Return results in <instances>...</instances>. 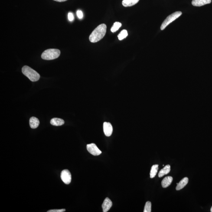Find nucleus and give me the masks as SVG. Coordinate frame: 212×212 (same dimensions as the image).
<instances>
[{
  "mask_svg": "<svg viewBox=\"0 0 212 212\" xmlns=\"http://www.w3.org/2000/svg\"><path fill=\"white\" fill-rule=\"evenodd\" d=\"M106 26L102 24L98 26L94 30L89 36V40L91 43L98 42L103 39L106 34Z\"/></svg>",
  "mask_w": 212,
  "mask_h": 212,
  "instance_id": "nucleus-1",
  "label": "nucleus"
},
{
  "mask_svg": "<svg viewBox=\"0 0 212 212\" xmlns=\"http://www.w3.org/2000/svg\"><path fill=\"white\" fill-rule=\"evenodd\" d=\"M22 71L23 74L31 81H37L40 79L39 74L28 66H24L22 69Z\"/></svg>",
  "mask_w": 212,
  "mask_h": 212,
  "instance_id": "nucleus-2",
  "label": "nucleus"
},
{
  "mask_svg": "<svg viewBox=\"0 0 212 212\" xmlns=\"http://www.w3.org/2000/svg\"><path fill=\"white\" fill-rule=\"evenodd\" d=\"M60 52L57 49H48L45 50L41 55L43 60H51L57 59L60 56Z\"/></svg>",
  "mask_w": 212,
  "mask_h": 212,
  "instance_id": "nucleus-3",
  "label": "nucleus"
},
{
  "mask_svg": "<svg viewBox=\"0 0 212 212\" xmlns=\"http://www.w3.org/2000/svg\"><path fill=\"white\" fill-rule=\"evenodd\" d=\"M182 13L181 11H178L173 13L171 15L168 16L162 23L161 26V30H163L166 28V27L173 21H175L180 16L182 15Z\"/></svg>",
  "mask_w": 212,
  "mask_h": 212,
  "instance_id": "nucleus-4",
  "label": "nucleus"
},
{
  "mask_svg": "<svg viewBox=\"0 0 212 212\" xmlns=\"http://www.w3.org/2000/svg\"><path fill=\"white\" fill-rule=\"evenodd\" d=\"M60 178L66 184H70L72 180L71 174L68 170H63L60 174Z\"/></svg>",
  "mask_w": 212,
  "mask_h": 212,
  "instance_id": "nucleus-5",
  "label": "nucleus"
},
{
  "mask_svg": "<svg viewBox=\"0 0 212 212\" xmlns=\"http://www.w3.org/2000/svg\"><path fill=\"white\" fill-rule=\"evenodd\" d=\"M86 148L89 153L94 156H98L102 153V151H100L94 143L88 144L86 146Z\"/></svg>",
  "mask_w": 212,
  "mask_h": 212,
  "instance_id": "nucleus-6",
  "label": "nucleus"
},
{
  "mask_svg": "<svg viewBox=\"0 0 212 212\" xmlns=\"http://www.w3.org/2000/svg\"><path fill=\"white\" fill-rule=\"evenodd\" d=\"M103 131L105 135L110 136L113 132V127L110 123L105 122L103 123Z\"/></svg>",
  "mask_w": 212,
  "mask_h": 212,
  "instance_id": "nucleus-7",
  "label": "nucleus"
},
{
  "mask_svg": "<svg viewBox=\"0 0 212 212\" xmlns=\"http://www.w3.org/2000/svg\"><path fill=\"white\" fill-rule=\"evenodd\" d=\"M112 206V202L108 197L105 199L104 201L103 204H102V207L103 208V212H107L110 210Z\"/></svg>",
  "mask_w": 212,
  "mask_h": 212,
  "instance_id": "nucleus-8",
  "label": "nucleus"
},
{
  "mask_svg": "<svg viewBox=\"0 0 212 212\" xmlns=\"http://www.w3.org/2000/svg\"><path fill=\"white\" fill-rule=\"evenodd\" d=\"M211 0H193L192 4L195 6H202L210 3Z\"/></svg>",
  "mask_w": 212,
  "mask_h": 212,
  "instance_id": "nucleus-9",
  "label": "nucleus"
},
{
  "mask_svg": "<svg viewBox=\"0 0 212 212\" xmlns=\"http://www.w3.org/2000/svg\"><path fill=\"white\" fill-rule=\"evenodd\" d=\"M173 180V177H170V176L165 177L161 182V185H162L163 188H167V187L169 186L172 182Z\"/></svg>",
  "mask_w": 212,
  "mask_h": 212,
  "instance_id": "nucleus-10",
  "label": "nucleus"
},
{
  "mask_svg": "<svg viewBox=\"0 0 212 212\" xmlns=\"http://www.w3.org/2000/svg\"><path fill=\"white\" fill-rule=\"evenodd\" d=\"M189 181V179L187 177H185L183 178L182 180L180 181L178 184L177 185V187H176V190L177 191H179L181 189L184 188L185 187L186 185L188 184Z\"/></svg>",
  "mask_w": 212,
  "mask_h": 212,
  "instance_id": "nucleus-11",
  "label": "nucleus"
},
{
  "mask_svg": "<svg viewBox=\"0 0 212 212\" xmlns=\"http://www.w3.org/2000/svg\"><path fill=\"white\" fill-rule=\"evenodd\" d=\"M40 122L37 118L32 117L30 119V125L32 129H34L37 128L39 125Z\"/></svg>",
  "mask_w": 212,
  "mask_h": 212,
  "instance_id": "nucleus-12",
  "label": "nucleus"
},
{
  "mask_svg": "<svg viewBox=\"0 0 212 212\" xmlns=\"http://www.w3.org/2000/svg\"><path fill=\"white\" fill-rule=\"evenodd\" d=\"M50 123L54 126H61L64 123V121L63 119L59 118H52L50 121Z\"/></svg>",
  "mask_w": 212,
  "mask_h": 212,
  "instance_id": "nucleus-13",
  "label": "nucleus"
},
{
  "mask_svg": "<svg viewBox=\"0 0 212 212\" xmlns=\"http://www.w3.org/2000/svg\"><path fill=\"white\" fill-rule=\"evenodd\" d=\"M171 171V166L169 165H166L164 168L160 170L158 174V177L160 178L162 177L163 176L166 175L169 173Z\"/></svg>",
  "mask_w": 212,
  "mask_h": 212,
  "instance_id": "nucleus-14",
  "label": "nucleus"
},
{
  "mask_svg": "<svg viewBox=\"0 0 212 212\" xmlns=\"http://www.w3.org/2000/svg\"><path fill=\"white\" fill-rule=\"evenodd\" d=\"M139 0H123L122 4L125 7L132 6L139 2Z\"/></svg>",
  "mask_w": 212,
  "mask_h": 212,
  "instance_id": "nucleus-15",
  "label": "nucleus"
},
{
  "mask_svg": "<svg viewBox=\"0 0 212 212\" xmlns=\"http://www.w3.org/2000/svg\"><path fill=\"white\" fill-rule=\"evenodd\" d=\"M158 165L156 164L152 166L150 172V178H154L158 172Z\"/></svg>",
  "mask_w": 212,
  "mask_h": 212,
  "instance_id": "nucleus-16",
  "label": "nucleus"
},
{
  "mask_svg": "<svg viewBox=\"0 0 212 212\" xmlns=\"http://www.w3.org/2000/svg\"><path fill=\"white\" fill-rule=\"evenodd\" d=\"M122 26V24L121 23L116 22L114 24V25L112 26L111 28V31L112 32L114 33L116 32L120 28L121 26Z\"/></svg>",
  "mask_w": 212,
  "mask_h": 212,
  "instance_id": "nucleus-17",
  "label": "nucleus"
},
{
  "mask_svg": "<svg viewBox=\"0 0 212 212\" xmlns=\"http://www.w3.org/2000/svg\"><path fill=\"white\" fill-rule=\"evenodd\" d=\"M128 35V32L126 30H123L118 35V38L119 40H123L124 39L126 38Z\"/></svg>",
  "mask_w": 212,
  "mask_h": 212,
  "instance_id": "nucleus-18",
  "label": "nucleus"
},
{
  "mask_svg": "<svg viewBox=\"0 0 212 212\" xmlns=\"http://www.w3.org/2000/svg\"><path fill=\"white\" fill-rule=\"evenodd\" d=\"M144 212H151V203L149 201L147 202L146 203L145 207H144Z\"/></svg>",
  "mask_w": 212,
  "mask_h": 212,
  "instance_id": "nucleus-19",
  "label": "nucleus"
},
{
  "mask_svg": "<svg viewBox=\"0 0 212 212\" xmlns=\"http://www.w3.org/2000/svg\"><path fill=\"white\" fill-rule=\"evenodd\" d=\"M77 15L79 19H81L83 17V12H82L81 10H78L77 11Z\"/></svg>",
  "mask_w": 212,
  "mask_h": 212,
  "instance_id": "nucleus-20",
  "label": "nucleus"
},
{
  "mask_svg": "<svg viewBox=\"0 0 212 212\" xmlns=\"http://www.w3.org/2000/svg\"><path fill=\"white\" fill-rule=\"evenodd\" d=\"M68 16V19L69 21H73L74 20V16H73V13L69 12Z\"/></svg>",
  "mask_w": 212,
  "mask_h": 212,
  "instance_id": "nucleus-21",
  "label": "nucleus"
},
{
  "mask_svg": "<svg viewBox=\"0 0 212 212\" xmlns=\"http://www.w3.org/2000/svg\"><path fill=\"white\" fill-rule=\"evenodd\" d=\"M65 211V209H61V210H48L47 212H63Z\"/></svg>",
  "mask_w": 212,
  "mask_h": 212,
  "instance_id": "nucleus-22",
  "label": "nucleus"
},
{
  "mask_svg": "<svg viewBox=\"0 0 212 212\" xmlns=\"http://www.w3.org/2000/svg\"><path fill=\"white\" fill-rule=\"evenodd\" d=\"M54 1H57L59 2H64V1H67V0H54Z\"/></svg>",
  "mask_w": 212,
  "mask_h": 212,
  "instance_id": "nucleus-23",
  "label": "nucleus"
},
{
  "mask_svg": "<svg viewBox=\"0 0 212 212\" xmlns=\"http://www.w3.org/2000/svg\"><path fill=\"white\" fill-rule=\"evenodd\" d=\"M210 211L212 212V207H211V209H210Z\"/></svg>",
  "mask_w": 212,
  "mask_h": 212,
  "instance_id": "nucleus-24",
  "label": "nucleus"
}]
</instances>
